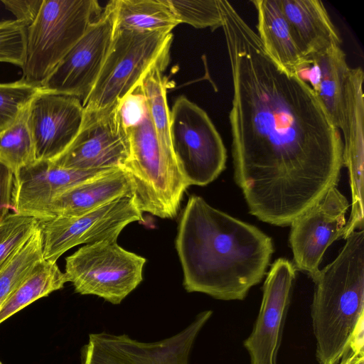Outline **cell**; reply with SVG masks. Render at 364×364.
<instances>
[{
    "label": "cell",
    "mask_w": 364,
    "mask_h": 364,
    "mask_svg": "<svg viewBox=\"0 0 364 364\" xmlns=\"http://www.w3.org/2000/svg\"><path fill=\"white\" fill-rule=\"evenodd\" d=\"M1 3L14 14L15 20L28 27L36 19L43 0H2Z\"/></svg>",
    "instance_id": "obj_32"
},
{
    "label": "cell",
    "mask_w": 364,
    "mask_h": 364,
    "mask_svg": "<svg viewBox=\"0 0 364 364\" xmlns=\"http://www.w3.org/2000/svg\"><path fill=\"white\" fill-rule=\"evenodd\" d=\"M364 328L360 327L355 334L350 348L341 358L340 364H364Z\"/></svg>",
    "instance_id": "obj_34"
},
{
    "label": "cell",
    "mask_w": 364,
    "mask_h": 364,
    "mask_svg": "<svg viewBox=\"0 0 364 364\" xmlns=\"http://www.w3.org/2000/svg\"><path fill=\"white\" fill-rule=\"evenodd\" d=\"M179 23L196 28L222 27L223 20L218 0H168Z\"/></svg>",
    "instance_id": "obj_28"
},
{
    "label": "cell",
    "mask_w": 364,
    "mask_h": 364,
    "mask_svg": "<svg viewBox=\"0 0 364 364\" xmlns=\"http://www.w3.org/2000/svg\"><path fill=\"white\" fill-rule=\"evenodd\" d=\"M257 13V36L268 55L294 74L306 58L298 47L278 0L251 1Z\"/></svg>",
    "instance_id": "obj_21"
},
{
    "label": "cell",
    "mask_w": 364,
    "mask_h": 364,
    "mask_svg": "<svg viewBox=\"0 0 364 364\" xmlns=\"http://www.w3.org/2000/svg\"><path fill=\"white\" fill-rule=\"evenodd\" d=\"M333 261L312 279L316 357L338 364L364 324V230H355Z\"/></svg>",
    "instance_id": "obj_3"
},
{
    "label": "cell",
    "mask_w": 364,
    "mask_h": 364,
    "mask_svg": "<svg viewBox=\"0 0 364 364\" xmlns=\"http://www.w3.org/2000/svg\"><path fill=\"white\" fill-rule=\"evenodd\" d=\"M171 32L114 31L100 75L82 103L84 112L107 109L120 103L154 67L168 64Z\"/></svg>",
    "instance_id": "obj_4"
},
{
    "label": "cell",
    "mask_w": 364,
    "mask_h": 364,
    "mask_svg": "<svg viewBox=\"0 0 364 364\" xmlns=\"http://www.w3.org/2000/svg\"><path fill=\"white\" fill-rule=\"evenodd\" d=\"M41 90L40 85L22 77L12 82L0 83V132L16 121Z\"/></svg>",
    "instance_id": "obj_27"
},
{
    "label": "cell",
    "mask_w": 364,
    "mask_h": 364,
    "mask_svg": "<svg viewBox=\"0 0 364 364\" xmlns=\"http://www.w3.org/2000/svg\"><path fill=\"white\" fill-rule=\"evenodd\" d=\"M114 31L170 33L179 24L168 0H113Z\"/></svg>",
    "instance_id": "obj_22"
},
{
    "label": "cell",
    "mask_w": 364,
    "mask_h": 364,
    "mask_svg": "<svg viewBox=\"0 0 364 364\" xmlns=\"http://www.w3.org/2000/svg\"><path fill=\"white\" fill-rule=\"evenodd\" d=\"M143 220L133 191L81 215L55 217L38 220L42 236L43 259L57 262L67 250L80 244L117 240L129 223Z\"/></svg>",
    "instance_id": "obj_9"
},
{
    "label": "cell",
    "mask_w": 364,
    "mask_h": 364,
    "mask_svg": "<svg viewBox=\"0 0 364 364\" xmlns=\"http://www.w3.org/2000/svg\"><path fill=\"white\" fill-rule=\"evenodd\" d=\"M294 40L305 58L333 46H341L340 33L320 0H278Z\"/></svg>",
    "instance_id": "obj_19"
},
{
    "label": "cell",
    "mask_w": 364,
    "mask_h": 364,
    "mask_svg": "<svg viewBox=\"0 0 364 364\" xmlns=\"http://www.w3.org/2000/svg\"><path fill=\"white\" fill-rule=\"evenodd\" d=\"M107 171L68 169L50 161L36 160L14 174L12 210L16 214L38 220H48L50 206L55 198Z\"/></svg>",
    "instance_id": "obj_16"
},
{
    "label": "cell",
    "mask_w": 364,
    "mask_h": 364,
    "mask_svg": "<svg viewBox=\"0 0 364 364\" xmlns=\"http://www.w3.org/2000/svg\"><path fill=\"white\" fill-rule=\"evenodd\" d=\"M83 118L78 98L41 90L29 107L36 160L53 161L63 154L77 135Z\"/></svg>",
    "instance_id": "obj_15"
},
{
    "label": "cell",
    "mask_w": 364,
    "mask_h": 364,
    "mask_svg": "<svg viewBox=\"0 0 364 364\" xmlns=\"http://www.w3.org/2000/svg\"><path fill=\"white\" fill-rule=\"evenodd\" d=\"M0 364H2V363L0 361Z\"/></svg>",
    "instance_id": "obj_35"
},
{
    "label": "cell",
    "mask_w": 364,
    "mask_h": 364,
    "mask_svg": "<svg viewBox=\"0 0 364 364\" xmlns=\"http://www.w3.org/2000/svg\"><path fill=\"white\" fill-rule=\"evenodd\" d=\"M361 68H350L345 85V109L341 132L343 161L348 168L351 200L363 198L364 100Z\"/></svg>",
    "instance_id": "obj_18"
},
{
    "label": "cell",
    "mask_w": 364,
    "mask_h": 364,
    "mask_svg": "<svg viewBox=\"0 0 364 364\" xmlns=\"http://www.w3.org/2000/svg\"><path fill=\"white\" fill-rule=\"evenodd\" d=\"M43 259L42 236L38 225L30 238L0 269V309Z\"/></svg>",
    "instance_id": "obj_26"
},
{
    "label": "cell",
    "mask_w": 364,
    "mask_h": 364,
    "mask_svg": "<svg viewBox=\"0 0 364 364\" xmlns=\"http://www.w3.org/2000/svg\"><path fill=\"white\" fill-rule=\"evenodd\" d=\"M102 11L96 0H43L27 27L22 78L41 86Z\"/></svg>",
    "instance_id": "obj_6"
},
{
    "label": "cell",
    "mask_w": 364,
    "mask_h": 364,
    "mask_svg": "<svg viewBox=\"0 0 364 364\" xmlns=\"http://www.w3.org/2000/svg\"><path fill=\"white\" fill-rule=\"evenodd\" d=\"M213 314L205 310L171 337L142 342L127 334L90 333L81 351V364H188L194 343Z\"/></svg>",
    "instance_id": "obj_10"
},
{
    "label": "cell",
    "mask_w": 364,
    "mask_h": 364,
    "mask_svg": "<svg viewBox=\"0 0 364 364\" xmlns=\"http://www.w3.org/2000/svg\"><path fill=\"white\" fill-rule=\"evenodd\" d=\"M112 1L41 85L43 91L73 96L82 104L102 68L113 36Z\"/></svg>",
    "instance_id": "obj_12"
},
{
    "label": "cell",
    "mask_w": 364,
    "mask_h": 364,
    "mask_svg": "<svg viewBox=\"0 0 364 364\" xmlns=\"http://www.w3.org/2000/svg\"><path fill=\"white\" fill-rule=\"evenodd\" d=\"M296 272L291 262L279 258L267 273L257 320L252 333L244 341L250 364H277Z\"/></svg>",
    "instance_id": "obj_14"
},
{
    "label": "cell",
    "mask_w": 364,
    "mask_h": 364,
    "mask_svg": "<svg viewBox=\"0 0 364 364\" xmlns=\"http://www.w3.org/2000/svg\"><path fill=\"white\" fill-rule=\"evenodd\" d=\"M30 103L12 124L0 132V163L9 168L14 175L36 161L29 124Z\"/></svg>",
    "instance_id": "obj_25"
},
{
    "label": "cell",
    "mask_w": 364,
    "mask_h": 364,
    "mask_svg": "<svg viewBox=\"0 0 364 364\" xmlns=\"http://www.w3.org/2000/svg\"><path fill=\"white\" fill-rule=\"evenodd\" d=\"M14 173L0 163V223L12 209Z\"/></svg>",
    "instance_id": "obj_33"
},
{
    "label": "cell",
    "mask_w": 364,
    "mask_h": 364,
    "mask_svg": "<svg viewBox=\"0 0 364 364\" xmlns=\"http://www.w3.org/2000/svg\"><path fill=\"white\" fill-rule=\"evenodd\" d=\"M68 282L55 262L43 259L13 291L0 309V323L34 301L60 289Z\"/></svg>",
    "instance_id": "obj_23"
},
{
    "label": "cell",
    "mask_w": 364,
    "mask_h": 364,
    "mask_svg": "<svg viewBox=\"0 0 364 364\" xmlns=\"http://www.w3.org/2000/svg\"><path fill=\"white\" fill-rule=\"evenodd\" d=\"M171 146L189 186H205L225 170L227 151L208 114L187 97H178L170 111Z\"/></svg>",
    "instance_id": "obj_8"
},
{
    "label": "cell",
    "mask_w": 364,
    "mask_h": 364,
    "mask_svg": "<svg viewBox=\"0 0 364 364\" xmlns=\"http://www.w3.org/2000/svg\"><path fill=\"white\" fill-rule=\"evenodd\" d=\"M176 249L188 292L216 299H244L259 284L274 252L272 238L258 228L189 196L182 210Z\"/></svg>",
    "instance_id": "obj_2"
},
{
    "label": "cell",
    "mask_w": 364,
    "mask_h": 364,
    "mask_svg": "<svg viewBox=\"0 0 364 364\" xmlns=\"http://www.w3.org/2000/svg\"><path fill=\"white\" fill-rule=\"evenodd\" d=\"M119 107L127 127L137 122L146 110L144 97L138 87L120 102Z\"/></svg>",
    "instance_id": "obj_31"
},
{
    "label": "cell",
    "mask_w": 364,
    "mask_h": 364,
    "mask_svg": "<svg viewBox=\"0 0 364 364\" xmlns=\"http://www.w3.org/2000/svg\"><path fill=\"white\" fill-rule=\"evenodd\" d=\"M218 4L233 86L234 179L251 215L288 226L337 185L341 132L312 89L268 55L232 5Z\"/></svg>",
    "instance_id": "obj_1"
},
{
    "label": "cell",
    "mask_w": 364,
    "mask_h": 364,
    "mask_svg": "<svg viewBox=\"0 0 364 364\" xmlns=\"http://www.w3.org/2000/svg\"><path fill=\"white\" fill-rule=\"evenodd\" d=\"M161 67H154L143 77L138 87L144 97L151 120L161 148L174 155L170 136V110L166 90V79Z\"/></svg>",
    "instance_id": "obj_24"
},
{
    "label": "cell",
    "mask_w": 364,
    "mask_h": 364,
    "mask_svg": "<svg viewBox=\"0 0 364 364\" xmlns=\"http://www.w3.org/2000/svg\"><path fill=\"white\" fill-rule=\"evenodd\" d=\"M119 106L120 103L105 110L84 112L74 141L52 162L79 171L124 168L130 157V139Z\"/></svg>",
    "instance_id": "obj_11"
},
{
    "label": "cell",
    "mask_w": 364,
    "mask_h": 364,
    "mask_svg": "<svg viewBox=\"0 0 364 364\" xmlns=\"http://www.w3.org/2000/svg\"><path fill=\"white\" fill-rule=\"evenodd\" d=\"M38 227L31 217L9 213L0 223V269L30 238Z\"/></svg>",
    "instance_id": "obj_29"
},
{
    "label": "cell",
    "mask_w": 364,
    "mask_h": 364,
    "mask_svg": "<svg viewBox=\"0 0 364 364\" xmlns=\"http://www.w3.org/2000/svg\"><path fill=\"white\" fill-rule=\"evenodd\" d=\"M349 69L341 46H333L306 58L293 74L312 89L339 130L343 123L345 85Z\"/></svg>",
    "instance_id": "obj_17"
},
{
    "label": "cell",
    "mask_w": 364,
    "mask_h": 364,
    "mask_svg": "<svg viewBox=\"0 0 364 364\" xmlns=\"http://www.w3.org/2000/svg\"><path fill=\"white\" fill-rule=\"evenodd\" d=\"M348 208V200L334 186L291 223L289 244L296 269L315 277L327 248L342 237Z\"/></svg>",
    "instance_id": "obj_13"
},
{
    "label": "cell",
    "mask_w": 364,
    "mask_h": 364,
    "mask_svg": "<svg viewBox=\"0 0 364 364\" xmlns=\"http://www.w3.org/2000/svg\"><path fill=\"white\" fill-rule=\"evenodd\" d=\"M129 191H133V186L127 171L124 168L108 170L55 198L50 206L48 219L81 215Z\"/></svg>",
    "instance_id": "obj_20"
},
{
    "label": "cell",
    "mask_w": 364,
    "mask_h": 364,
    "mask_svg": "<svg viewBox=\"0 0 364 364\" xmlns=\"http://www.w3.org/2000/svg\"><path fill=\"white\" fill-rule=\"evenodd\" d=\"M27 26L14 19L0 21V62L22 68L26 55Z\"/></svg>",
    "instance_id": "obj_30"
},
{
    "label": "cell",
    "mask_w": 364,
    "mask_h": 364,
    "mask_svg": "<svg viewBox=\"0 0 364 364\" xmlns=\"http://www.w3.org/2000/svg\"><path fill=\"white\" fill-rule=\"evenodd\" d=\"M145 263L144 257L124 250L117 240H106L67 257L64 273L75 292L119 304L141 282Z\"/></svg>",
    "instance_id": "obj_7"
},
{
    "label": "cell",
    "mask_w": 364,
    "mask_h": 364,
    "mask_svg": "<svg viewBox=\"0 0 364 364\" xmlns=\"http://www.w3.org/2000/svg\"><path fill=\"white\" fill-rule=\"evenodd\" d=\"M130 157L124 168L129 174L136 204L143 212L162 218H173L189 186L175 156L161 146L146 110L127 127Z\"/></svg>",
    "instance_id": "obj_5"
}]
</instances>
